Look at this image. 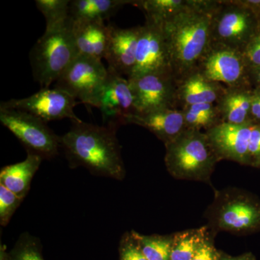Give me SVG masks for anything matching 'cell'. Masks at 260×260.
<instances>
[{
    "label": "cell",
    "mask_w": 260,
    "mask_h": 260,
    "mask_svg": "<svg viewBox=\"0 0 260 260\" xmlns=\"http://www.w3.org/2000/svg\"><path fill=\"white\" fill-rule=\"evenodd\" d=\"M43 160L39 155L28 153L23 161L6 166L1 169L0 184L23 200L28 194L32 178Z\"/></svg>",
    "instance_id": "d6986e66"
},
{
    "label": "cell",
    "mask_w": 260,
    "mask_h": 260,
    "mask_svg": "<svg viewBox=\"0 0 260 260\" xmlns=\"http://www.w3.org/2000/svg\"><path fill=\"white\" fill-rule=\"evenodd\" d=\"M129 0H73L70 3V20L105 21L124 5H134Z\"/></svg>",
    "instance_id": "44dd1931"
},
{
    "label": "cell",
    "mask_w": 260,
    "mask_h": 260,
    "mask_svg": "<svg viewBox=\"0 0 260 260\" xmlns=\"http://www.w3.org/2000/svg\"><path fill=\"white\" fill-rule=\"evenodd\" d=\"M252 96L253 94L244 88H228L217 104L221 121L234 124L251 121L249 115Z\"/></svg>",
    "instance_id": "ffe728a7"
},
{
    "label": "cell",
    "mask_w": 260,
    "mask_h": 260,
    "mask_svg": "<svg viewBox=\"0 0 260 260\" xmlns=\"http://www.w3.org/2000/svg\"><path fill=\"white\" fill-rule=\"evenodd\" d=\"M0 121L20 140L27 153L36 154L44 160H50L57 155L61 137L37 116L23 111L0 108Z\"/></svg>",
    "instance_id": "5b68a950"
},
{
    "label": "cell",
    "mask_w": 260,
    "mask_h": 260,
    "mask_svg": "<svg viewBox=\"0 0 260 260\" xmlns=\"http://www.w3.org/2000/svg\"><path fill=\"white\" fill-rule=\"evenodd\" d=\"M249 67L242 51L210 42L195 71L207 80L228 88H244Z\"/></svg>",
    "instance_id": "52a82bcc"
},
{
    "label": "cell",
    "mask_w": 260,
    "mask_h": 260,
    "mask_svg": "<svg viewBox=\"0 0 260 260\" xmlns=\"http://www.w3.org/2000/svg\"><path fill=\"white\" fill-rule=\"evenodd\" d=\"M206 240L205 229L179 233L172 237L170 260H191L200 244Z\"/></svg>",
    "instance_id": "603a6c76"
},
{
    "label": "cell",
    "mask_w": 260,
    "mask_h": 260,
    "mask_svg": "<svg viewBox=\"0 0 260 260\" xmlns=\"http://www.w3.org/2000/svg\"><path fill=\"white\" fill-rule=\"evenodd\" d=\"M177 84V99L184 104V108L197 104L218 103L227 90L221 84L207 80L195 70L181 78Z\"/></svg>",
    "instance_id": "ac0fdd59"
},
{
    "label": "cell",
    "mask_w": 260,
    "mask_h": 260,
    "mask_svg": "<svg viewBox=\"0 0 260 260\" xmlns=\"http://www.w3.org/2000/svg\"><path fill=\"white\" fill-rule=\"evenodd\" d=\"M250 70L251 73H254L256 80L260 83V67L259 68H254V69H251Z\"/></svg>",
    "instance_id": "e575fe53"
},
{
    "label": "cell",
    "mask_w": 260,
    "mask_h": 260,
    "mask_svg": "<svg viewBox=\"0 0 260 260\" xmlns=\"http://www.w3.org/2000/svg\"><path fill=\"white\" fill-rule=\"evenodd\" d=\"M218 1L188 0L185 8L162 22L173 74L181 79L194 71L211 42Z\"/></svg>",
    "instance_id": "6da1fadb"
},
{
    "label": "cell",
    "mask_w": 260,
    "mask_h": 260,
    "mask_svg": "<svg viewBox=\"0 0 260 260\" xmlns=\"http://www.w3.org/2000/svg\"><path fill=\"white\" fill-rule=\"evenodd\" d=\"M251 114L260 121V93L253 94L251 104Z\"/></svg>",
    "instance_id": "d6a6232c"
},
{
    "label": "cell",
    "mask_w": 260,
    "mask_h": 260,
    "mask_svg": "<svg viewBox=\"0 0 260 260\" xmlns=\"http://www.w3.org/2000/svg\"><path fill=\"white\" fill-rule=\"evenodd\" d=\"M120 260H147L133 234H125L119 246Z\"/></svg>",
    "instance_id": "f1b7e54d"
},
{
    "label": "cell",
    "mask_w": 260,
    "mask_h": 260,
    "mask_svg": "<svg viewBox=\"0 0 260 260\" xmlns=\"http://www.w3.org/2000/svg\"><path fill=\"white\" fill-rule=\"evenodd\" d=\"M37 9L46 19V30L64 26L70 19L69 0H37Z\"/></svg>",
    "instance_id": "cb8c5ba5"
},
{
    "label": "cell",
    "mask_w": 260,
    "mask_h": 260,
    "mask_svg": "<svg viewBox=\"0 0 260 260\" xmlns=\"http://www.w3.org/2000/svg\"><path fill=\"white\" fill-rule=\"evenodd\" d=\"M256 15L235 1H218L214 14L211 42L242 51L256 32Z\"/></svg>",
    "instance_id": "ba28073f"
},
{
    "label": "cell",
    "mask_w": 260,
    "mask_h": 260,
    "mask_svg": "<svg viewBox=\"0 0 260 260\" xmlns=\"http://www.w3.org/2000/svg\"><path fill=\"white\" fill-rule=\"evenodd\" d=\"M137 114L175 109L177 80L172 74H149L131 78Z\"/></svg>",
    "instance_id": "8fae6325"
},
{
    "label": "cell",
    "mask_w": 260,
    "mask_h": 260,
    "mask_svg": "<svg viewBox=\"0 0 260 260\" xmlns=\"http://www.w3.org/2000/svg\"><path fill=\"white\" fill-rule=\"evenodd\" d=\"M125 123L143 126L164 144L177 138L186 129L184 112L177 109H160L145 114L135 113L127 116Z\"/></svg>",
    "instance_id": "9a60e30c"
},
{
    "label": "cell",
    "mask_w": 260,
    "mask_h": 260,
    "mask_svg": "<svg viewBox=\"0 0 260 260\" xmlns=\"http://www.w3.org/2000/svg\"><path fill=\"white\" fill-rule=\"evenodd\" d=\"M220 254L213 244L205 240L200 244L191 260H220Z\"/></svg>",
    "instance_id": "1f68e13d"
},
{
    "label": "cell",
    "mask_w": 260,
    "mask_h": 260,
    "mask_svg": "<svg viewBox=\"0 0 260 260\" xmlns=\"http://www.w3.org/2000/svg\"><path fill=\"white\" fill-rule=\"evenodd\" d=\"M186 129L206 131L221 122L218 107L214 104H197L184 108Z\"/></svg>",
    "instance_id": "7402d4cb"
},
{
    "label": "cell",
    "mask_w": 260,
    "mask_h": 260,
    "mask_svg": "<svg viewBox=\"0 0 260 260\" xmlns=\"http://www.w3.org/2000/svg\"><path fill=\"white\" fill-rule=\"evenodd\" d=\"M220 260H256L254 256L251 254H246L242 256H237V257H225L221 258Z\"/></svg>",
    "instance_id": "836d02e7"
},
{
    "label": "cell",
    "mask_w": 260,
    "mask_h": 260,
    "mask_svg": "<svg viewBox=\"0 0 260 260\" xmlns=\"http://www.w3.org/2000/svg\"><path fill=\"white\" fill-rule=\"evenodd\" d=\"M249 166L260 167V126H253L249 143Z\"/></svg>",
    "instance_id": "4dcf8cb0"
},
{
    "label": "cell",
    "mask_w": 260,
    "mask_h": 260,
    "mask_svg": "<svg viewBox=\"0 0 260 260\" xmlns=\"http://www.w3.org/2000/svg\"><path fill=\"white\" fill-rule=\"evenodd\" d=\"M117 127L73 121L69 131L61 136V147L72 169L84 167L94 175L121 180L125 169Z\"/></svg>",
    "instance_id": "7a4b0ae2"
},
{
    "label": "cell",
    "mask_w": 260,
    "mask_h": 260,
    "mask_svg": "<svg viewBox=\"0 0 260 260\" xmlns=\"http://www.w3.org/2000/svg\"><path fill=\"white\" fill-rule=\"evenodd\" d=\"M108 76L109 70L102 60L78 55L56 80L54 88L86 105L99 108Z\"/></svg>",
    "instance_id": "8992f818"
},
{
    "label": "cell",
    "mask_w": 260,
    "mask_h": 260,
    "mask_svg": "<svg viewBox=\"0 0 260 260\" xmlns=\"http://www.w3.org/2000/svg\"><path fill=\"white\" fill-rule=\"evenodd\" d=\"M105 86L99 100V108L106 125L118 126L126 124V119L135 114V99L129 80L109 70Z\"/></svg>",
    "instance_id": "7c38bea8"
},
{
    "label": "cell",
    "mask_w": 260,
    "mask_h": 260,
    "mask_svg": "<svg viewBox=\"0 0 260 260\" xmlns=\"http://www.w3.org/2000/svg\"><path fill=\"white\" fill-rule=\"evenodd\" d=\"M149 74H173L162 22L146 18L141 30L134 69L127 79Z\"/></svg>",
    "instance_id": "9c48e42d"
},
{
    "label": "cell",
    "mask_w": 260,
    "mask_h": 260,
    "mask_svg": "<svg viewBox=\"0 0 260 260\" xmlns=\"http://www.w3.org/2000/svg\"><path fill=\"white\" fill-rule=\"evenodd\" d=\"M22 198L0 184V224L6 226L15 210L23 201Z\"/></svg>",
    "instance_id": "83f0119b"
},
{
    "label": "cell",
    "mask_w": 260,
    "mask_h": 260,
    "mask_svg": "<svg viewBox=\"0 0 260 260\" xmlns=\"http://www.w3.org/2000/svg\"><path fill=\"white\" fill-rule=\"evenodd\" d=\"M249 70L260 67V31L256 32L242 50Z\"/></svg>",
    "instance_id": "f546056e"
},
{
    "label": "cell",
    "mask_w": 260,
    "mask_h": 260,
    "mask_svg": "<svg viewBox=\"0 0 260 260\" xmlns=\"http://www.w3.org/2000/svg\"><path fill=\"white\" fill-rule=\"evenodd\" d=\"M42 244L38 238L24 233L10 252L1 251V260H44Z\"/></svg>",
    "instance_id": "4316f807"
},
{
    "label": "cell",
    "mask_w": 260,
    "mask_h": 260,
    "mask_svg": "<svg viewBox=\"0 0 260 260\" xmlns=\"http://www.w3.org/2000/svg\"><path fill=\"white\" fill-rule=\"evenodd\" d=\"M165 146L167 170L177 179L208 181L219 160L206 133L198 130L185 129Z\"/></svg>",
    "instance_id": "3957f363"
},
{
    "label": "cell",
    "mask_w": 260,
    "mask_h": 260,
    "mask_svg": "<svg viewBox=\"0 0 260 260\" xmlns=\"http://www.w3.org/2000/svg\"><path fill=\"white\" fill-rule=\"evenodd\" d=\"M218 225L223 230L248 232L260 228V205L254 200L238 198L222 207Z\"/></svg>",
    "instance_id": "e0dca14e"
},
{
    "label": "cell",
    "mask_w": 260,
    "mask_h": 260,
    "mask_svg": "<svg viewBox=\"0 0 260 260\" xmlns=\"http://www.w3.org/2000/svg\"><path fill=\"white\" fill-rule=\"evenodd\" d=\"M253 124L221 122L206 131L219 160L226 159L249 165V143Z\"/></svg>",
    "instance_id": "4fadbf2b"
},
{
    "label": "cell",
    "mask_w": 260,
    "mask_h": 260,
    "mask_svg": "<svg viewBox=\"0 0 260 260\" xmlns=\"http://www.w3.org/2000/svg\"><path fill=\"white\" fill-rule=\"evenodd\" d=\"M147 260H170L172 238L132 232Z\"/></svg>",
    "instance_id": "484cf974"
},
{
    "label": "cell",
    "mask_w": 260,
    "mask_h": 260,
    "mask_svg": "<svg viewBox=\"0 0 260 260\" xmlns=\"http://www.w3.org/2000/svg\"><path fill=\"white\" fill-rule=\"evenodd\" d=\"M108 25L109 41L104 57L109 64L107 68L128 78L134 69L141 26L123 29L113 24Z\"/></svg>",
    "instance_id": "5bb4252c"
},
{
    "label": "cell",
    "mask_w": 260,
    "mask_h": 260,
    "mask_svg": "<svg viewBox=\"0 0 260 260\" xmlns=\"http://www.w3.org/2000/svg\"><path fill=\"white\" fill-rule=\"evenodd\" d=\"M69 25L78 55L102 60L105 57L109 25L102 20H69Z\"/></svg>",
    "instance_id": "2e32d148"
},
{
    "label": "cell",
    "mask_w": 260,
    "mask_h": 260,
    "mask_svg": "<svg viewBox=\"0 0 260 260\" xmlns=\"http://www.w3.org/2000/svg\"><path fill=\"white\" fill-rule=\"evenodd\" d=\"M188 0H141L134 5L144 11L145 17L164 22L185 8Z\"/></svg>",
    "instance_id": "d4e9b609"
},
{
    "label": "cell",
    "mask_w": 260,
    "mask_h": 260,
    "mask_svg": "<svg viewBox=\"0 0 260 260\" xmlns=\"http://www.w3.org/2000/svg\"><path fill=\"white\" fill-rule=\"evenodd\" d=\"M78 56L69 21L64 26L45 30L30 53L34 80L42 88H49Z\"/></svg>",
    "instance_id": "277c9868"
},
{
    "label": "cell",
    "mask_w": 260,
    "mask_h": 260,
    "mask_svg": "<svg viewBox=\"0 0 260 260\" xmlns=\"http://www.w3.org/2000/svg\"><path fill=\"white\" fill-rule=\"evenodd\" d=\"M78 104L74 97L63 90L45 88L24 99L2 102L0 108L28 112L47 123L66 118L72 121H80L74 112Z\"/></svg>",
    "instance_id": "30bf717a"
}]
</instances>
